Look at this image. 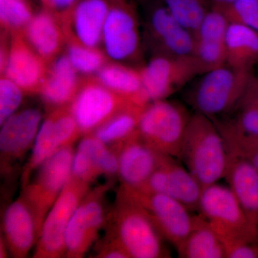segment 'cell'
<instances>
[{
	"instance_id": "6da1fadb",
	"label": "cell",
	"mask_w": 258,
	"mask_h": 258,
	"mask_svg": "<svg viewBox=\"0 0 258 258\" xmlns=\"http://www.w3.org/2000/svg\"><path fill=\"white\" fill-rule=\"evenodd\" d=\"M227 157L225 140L215 121L201 113L191 115L179 159L202 187L216 184L224 178Z\"/></svg>"
},
{
	"instance_id": "7a4b0ae2",
	"label": "cell",
	"mask_w": 258,
	"mask_h": 258,
	"mask_svg": "<svg viewBox=\"0 0 258 258\" xmlns=\"http://www.w3.org/2000/svg\"><path fill=\"white\" fill-rule=\"evenodd\" d=\"M252 71L224 64L200 75L188 93L195 110L210 118L232 114L244 92Z\"/></svg>"
},
{
	"instance_id": "3957f363",
	"label": "cell",
	"mask_w": 258,
	"mask_h": 258,
	"mask_svg": "<svg viewBox=\"0 0 258 258\" xmlns=\"http://www.w3.org/2000/svg\"><path fill=\"white\" fill-rule=\"evenodd\" d=\"M198 210L223 247L237 242H258V226L249 220L229 186L216 183L203 188Z\"/></svg>"
},
{
	"instance_id": "277c9868",
	"label": "cell",
	"mask_w": 258,
	"mask_h": 258,
	"mask_svg": "<svg viewBox=\"0 0 258 258\" xmlns=\"http://www.w3.org/2000/svg\"><path fill=\"white\" fill-rule=\"evenodd\" d=\"M191 116L177 102L166 99L150 102L139 118V136L157 152L179 159Z\"/></svg>"
},
{
	"instance_id": "5b68a950",
	"label": "cell",
	"mask_w": 258,
	"mask_h": 258,
	"mask_svg": "<svg viewBox=\"0 0 258 258\" xmlns=\"http://www.w3.org/2000/svg\"><path fill=\"white\" fill-rule=\"evenodd\" d=\"M114 240L126 251L129 257H169L162 236L147 212L133 200L119 192L115 212Z\"/></svg>"
},
{
	"instance_id": "8992f818",
	"label": "cell",
	"mask_w": 258,
	"mask_h": 258,
	"mask_svg": "<svg viewBox=\"0 0 258 258\" xmlns=\"http://www.w3.org/2000/svg\"><path fill=\"white\" fill-rule=\"evenodd\" d=\"M74 156L71 146L59 149L37 169V175L23 189L22 197L33 215L38 238L45 217L71 179Z\"/></svg>"
},
{
	"instance_id": "52a82bcc",
	"label": "cell",
	"mask_w": 258,
	"mask_h": 258,
	"mask_svg": "<svg viewBox=\"0 0 258 258\" xmlns=\"http://www.w3.org/2000/svg\"><path fill=\"white\" fill-rule=\"evenodd\" d=\"M103 46L114 62H133L143 54V40L137 8L132 0H108Z\"/></svg>"
},
{
	"instance_id": "ba28073f",
	"label": "cell",
	"mask_w": 258,
	"mask_h": 258,
	"mask_svg": "<svg viewBox=\"0 0 258 258\" xmlns=\"http://www.w3.org/2000/svg\"><path fill=\"white\" fill-rule=\"evenodd\" d=\"M144 35L152 57L192 56L194 33L180 23L161 0H151L147 7Z\"/></svg>"
},
{
	"instance_id": "9c48e42d",
	"label": "cell",
	"mask_w": 258,
	"mask_h": 258,
	"mask_svg": "<svg viewBox=\"0 0 258 258\" xmlns=\"http://www.w3.org/2000/svg\"><path fill=\"white\" fill-rule=\"evenodd\" d=\"M120 192L144 209L163 238L176 249L192 230L196 216H192L191 210L175 199L123 185Z\"/></svg>"
},
{
	"instance_id": "30bf717a",
	"label": "cell",
	"mask_w": 258,
	"mask_h": 258,
	"mask_svg": "<svg viewBox=\"0 0 258 258\" xmlns=\"http://www.w3.org/2000/svg\"><path fill=\"white\" fill-rule=\"evenodd\" d=\"M134 104L103 86L95 77L83 79L77 94L69 105L81 134H88Z\"/></svg>"
},
{
	"instance_id": "8fae6325",
	"label": "cell",
	"mask_w": 258,
	"mask_h": 258,
	"mask_svg": "<svg viewBox=\"0 0 258 258\" xmlns=\"http://www.w3.org/2000/svg\"><path fill=\"white\" fill-rule=\"evenodd\" d=\"M89 183L71 175L42 225L34 257L57 258L66 255L64 235L71 217L88 194Z\"/></svg>"
},
{
	"instance_id": "7c38bea8",
	"label": "cell",
	"mask_w": 258,
	"mask_h": 258,
	"mask_svg": "<svg viewBox=\"0 0 258 258\" xmlns=\"http://www.w3.org/2000/svg\"><path fill=\"white\" fill-rule=\"evenodd\" d=\"M139 70L150 102L167 99L203 74L193 56L152 57Z\"/></svg>"
},
{
	"instance_id": "4fadbf2b",
	"label": "cell",
	"mask_w": 258,
	"mask_h": 258,
	"mask_svg": "<svg viewBox=\"0 0 258 258\" xmlns=\"http://www.w3.org/2000/svg\"><path fill=\"white\" fill-rule=\"evenodd\" d=\"M81 134L69 106L55 108L40 125L34 142L31 157L22 174L24 189L32 175L51 156L62 148L71 146Z\"/></svg>"
},
{
	"instance_id": "5bb4252c",
	"label": "cell",
	"mask_w": 258,
	"mask_h": 258,
	"mask_svg": "<svg viewBox=\"0 0 258 258\" xmlns=\"http://www.w3.org/2000/svg\"><path fill=\"white\" fill-rule=\"evenodd\" d=\"M10 36L9 45L2 51V76L16 83L25 93H39L49 64L30 47L23 33Z\"/></svg>"
},
{
	"instance_id": "9a60e30c",
	"label": "cell",
	"mask_w": 258,
	"mask_h": 258,
	"mask_svg": "<svg viewBox=\"0 0 258 258\" xmlns=\"http://www.w3.org/2000/svg\"><path fill=\"white\" fill-rule=\"evenodd\" d=\"M135 189L175 199L190 210H198L203 187L175 158L164 154L157 169L142 186Z\"/></svg>"
},
{
	"instance_id": "2e32d148",
	"label": "cell",
	"mask_w": 258,
	"mask_h": 258,
	"mask_svg": "<svg viewBox=\"0 0 258 258\" xmlns=\"http://www.w3.org/2000/svg\"><path fill=\"white\" fill-rule=\"evenodd\" d=\"M104 189L87 194L75 210L64 235L66 255L82 257L92 245L105 221V212L101 203Z\"/></svg>"
},
{
	"instance_id": "e0dca14e",
	"label": "cell",
	"mask_w": 258,
	"mask_h": 258,
	"mask_svg": "<svg viewBox=\"0 0 258 258\" xmlns=\"http://www.w3.org/2000/svg\"><path fill=\"white\" fill-rule=\"evenodd\" d=\"M108 12V0H78L60 17L66 42L99 48Z\"/></svg>"
},
{
	"instance_id": "ac0fdd59",
	"label": "cell",
	"mask_w": 258,
	"mask_h": 258,
	"mask_svg": "<svg viewBox=\"0 0 258 258\" xmlns=\"http://www.w3.org/2000/svg\"><path fill=\"white\" fill-rule=\"evenodd\" d=\"M229 22L220 10L212 8L195 36L193 57L204 73L226 64V36Z\"/></svg>"
},
{
	"instance_id": "d6986e66",
	"label": "cell",
	"mask_w": 258,
	"mask_h": 258,
	"mask_svg": "<svg viewBox=\"0 0 258 258\" xmlns=\"http://www.w3.org/2000/svg\"><path fill=\"white\" fill-rule=\"evenodd\" d=\"M119 169L123 186L139 188L147 181L160 164L164 154L157 152L137 133L117 144Z\"/></svg>"
},
{
	"instance_id": "ffe728a7",
	"label": "cell",
	"mask_w": 258,
	"mask_h": 258,
	"mask_svg": "<svg viewBox=\"0 0 258 258\" xmlns=\"http://www.w3.org/2000/svg\"><path fill=\"white\" fill-rule=\"evenodd\" d=\"M42 113L37 108L16 112L1 125L0 152L4 167L20 160L36 138Z\"/></svg>"
},
{
	"instance_id": "44dd1931",
	"label": "cell",
	"mask_w": 258,
	"mask_h": 258,
	"mask_svg": "<svg viewBox=\"0 0 258 258\" xmlns=\"http://www.w3.org/2000/svg\"><path fill=\"white\" fill-rule=\"evenodd\" d=\"M4 241L15 257H27L37 242L35 219L23 197L15 200L5 210L3 217Z\"/></svg>"
},
{
	"instance_id": "7402d4cb",
	"label": "cell",
	"mask_w": 258,
	"mask_h": 258,
	"mask_svg": "<svg viewBox=\"0 0 258 258\" xmlns=\"http://www.w3.org/2000/svg\"><path fill=\"white\" fill-rule=\"evenodd\" d=\"M23 35L30 47L48 64L58 57L66 42L60 18L45 8L34 15Z\"/></svg>"
},
{
	"instance_id": "603a6c76",
	"label": "cell",
	"mask_w": 258,
	"mask_h": 258,
	"mask_svg": "<svg viewBox=\"0 0 258 258\" xmlns=\"http://www.w3.org/2000/svg\"><path fill=\"white\" fill-rule=\"evenodd\" d=\"M82 81L67 55H59L49 64L39 93L45 103L55 109L69 106L77 94Z\"/></svg>"
},
{
	"instance_id": "cb8c5ba5",
	"label": "cell",
	"mask_w": 258,
	"mask_h": 258,
	"mask_svg": "<svg viewBox=\"0 0 258 258\" xmlns=\"http://www.w3.org/2000/svg\"><path fill=\"white\" fill-rule=\"evenodd\" d=\"M224 178L249 220L258 226L257 169L245 159L228 153Z\"/></svg>"
},
{
	"instance_id": "d4e9b609",
	"label": "cell",
	"mask_w": 258,
	"mask_h": 258,
	"mask_svg": "<svg viewBox=\"0 0 258 258\" xmlns=\"http://www.w3.org/2000/svg\"><path fill=\"white\" fill-rule=\"evenodd\" d=\"M95 78L103 86L139 106L150 103L142 85L140 70L122 62H107Z\"/></svg>"
},
{
	"instance_id": "484cf974",
	"label": "cell",
	"mask_w": 258,
	"mask_h": 258,
	"mask_svg": "<svg viewBox=\"0 0 258 258\" xmlns=\"http://www.w3.org/2000/svg\"><path fill=\"white\" fill-rule=\"evenodd\" d=\"M258 64V32L239 24L229 23L226 36V64L252 71Z\"/></svg>"
},
{
	"instance_id": "4316f807",
	"label": "cell",
	"mask_w": 258,
	"mask_h": 258,
	"mask_svg": "<svg viewBox=\"0 0 258 258\" xmlns=\"http://www.w3.org/2000/svg\"><path fill=\"white\" fill-rule=\"evenodd\" d=\"M176 250L179 257L226 258L222 241L201 214L197 215L192 230Z\"/></svg>"
},
{
	"instance_id": "83f0119b",
	"label": "cell",
	"mask_w": 258,
	"mask_h": 258,
	"mask_svg": "<svg viewBox=\"0 0 258 258\" xmlns=\"http://www.w3.org/2000/svg\"><path fill=\"white\" fill-rule=\"evenodd\" d=\"M145 107H133L120 112L94 132L105 144H119L138 132L139 118Z\"/></svg>"
},
{
	"instance_id": "f1b7e54d",
	"label": "cell",
	"mask_w": 258,
	"mask_h": 258,
	"mask_svg": "<svg viewBox=\"0 0 258 258\" xmlns=\"http://www.w3.org/2000/svg\"><path fill=\"white\" fill-rule=\"evenodd\" d=\"M232 118H229L241 130L258 134V76L252 73Z\"/></svg>"
},
{
	"instance_id": "f546056e",
	"label": "cell",
	"mask_w": 258,
	"mask_h": 258,
	"mask_svg": "<svg viewBox=\"0 0 258 258\" xmlns=\"http://www.w3.org/2000/svg\"><path fill=\"white\" fill-rule=\"evenodd\" d=\"M77 150L86 154L102 174L106 175L118 174V154L110 150L106 147V144L94 135L85 137L79 142Z\"/></svg>"
},
{
	"instance_id": "4dcf8cb0",
	"label": "cell",
	"mask_w": 258,
	"mask_h": 258,
	"mask_svg": "<svg viewBox=\"0 0 258 258\" xmlns=\"http://www.w3.org/2000/svg\"><path fill=\"white\" fill-rule=\"evenodd\" d=\"M28 0H0V21L10 35L23 33L34 16Z\"/></svg>"
},
{
	"instance_id": "1f68e13d",
	"label": "cell",
	"mask_w": 258,
	"mask_h": 258,
	"mask_svg": "<svg viewBox=\"0 0 258 258\" xmlns=\"http://www.w3.org/2000/svg\"><path fill=\"white\" fill-rule=\"evenodd\" d=\"M171 14L191 30L196 31L204 18L211 10L210 0H161Z\"/></svg>"
},
{
	"instance_id": "d6a6232c",
	"label": "cell",
	"mask_w": 258,
	"mask_h": 258,
	"mask_svg": "<svg viewBox=\"0 0 258 258\" xmlns=\"http://www.w3.org/2000/svg\"><path fill=\"white\" fill-rule=\"evenodd\" d=\"M66 55L79 74H97L108 62V56L100 48H93L76 42H66Z\"/></svg>"
},
{
	"instance_id": "836d02e7",
	"label": "cell",
	"mask_w": 258,
	"mask_h": 258,
	"mask_svg": "<svg viewBox=\"0 0 258 258\" xmlns=\"http://www.w3.org/2000/svg\"><path fill=\"white\" fill-rule=\"evenodd\" d=\"M212 8L220 10L229 23L244 25L258 32V0H235Z\"/></svg>"
},
{
	"instance_id": "e575fe53",
	"label": "cell",
	"mask_w": 258,
	"mask_h": 258,
	"mask_svg": "<svg viewBox=\"0 0 258 258\" xmlns=\"http://www.w3.org/2000/svg\"><path fill=\"white\" fill-rule=\"evenodd\" d=\"M24 91L16 83L2 76L0 80V124L15 114L23 101Z\"/></svg>"
},
{
	"instance_id": "d590c367",
	"label": "cell",
	"mask_w": 258,
	"mask_h": 258,
	"mask_svg": "<svg viewBox=\"0 0 258 258\" xmlns=\"http://www.w3.org/2000/svg\"><path fill=\"white\" fill-rule=\"evenodd\" d=\"M101 174H103L101 171L93 164L88 156L77 150L73 158L71 175L90 183Z\"/></svg>"
},
{
	"instance_id": "8d00e7d4",
	"label": "cell",
	"mask_w": 258,
	"mask_h": 258,
	"mask_svg": "<svg viewBox=\"0 0 258 258\" xmlns=\"http://www.w3.org/2000/svg\"><path fill=\"white\" fill-rule=\"evenodd\" d=\"M99 257L106 258H128L129 255L123 247L113 239L110 244H106L99 253Z\"/></svg>"
},
{
	"instance_id": "74e56055",
	"label": "cell",
	"mask_w": 258,
	"mask_h": 258,
	"mask_svg": "<svg viewBox=\"0 0 258 258\" xmlns=\"http://www.w3.org/2000/svg\"><path fill=\"white\" fill-rule=\"evenodd\" d=\"M78 0H50L47 9L60 18L64 13L71 9Z\"/></svg>"
},
{
	"instance_id": "f35d334b",
	"label": "cell",
	"mask_w": 258,
	"mask_h": 258,
	"mask_svg": "<svg viewBox=\"0 0 258 258\" xmlns=\"http://www.w3.org/2000/svg\"><path fill=\"white\" fill-rule=\"evenodd\" d=\"M235 1V0H210L212 7H220L222 5L228 4V3H232V2Z\"/></svg>"
},
{
	"instance_id": "ab89813d",
	"label": "cell",
	"mask_w": 258,
	"mask_h": 258,
	"mask_svg": "<svg viewBox=\"0 0 258 258\" xmlns=\"http://www.w3.org/2000/svg\"><path fill=\"white\" fill-rule=\"evenodd\" d=\"M50 1V0H40V3H42L43 8H47V7H48Z\"/></svg>"
}]
</instances>
